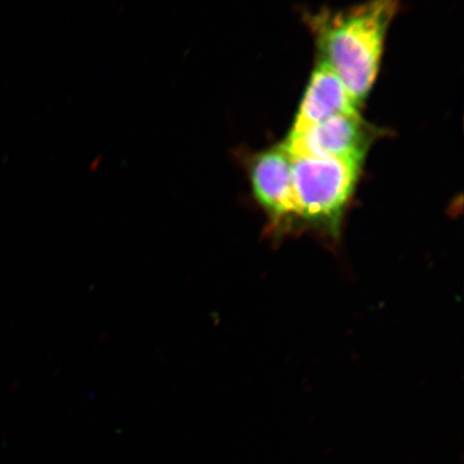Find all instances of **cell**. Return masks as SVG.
Masks as SVG:
<instances>
[{
    "label": "cell",
    "mask_w": 464,
    "mask_h": 464,
    "mask_svg": "<svg viewBox=\"0 0 464 464\" xmlns=\"http://www.w3.org/2000/svg\"><path fill=\"white\" fill-rule=\"evenodd\" d=\"M396 11L394 2L365 4L329 16L317 27L324 63L358 106L374 82L386 29Z\"/></svg>",
    "instance_id": "cell-1"
},
{
    "label": "cell",
    "mask_w": 464,
    "mask_h": 464,
    "mask_svg": "<svg viewBox=\"0 0 464 464\" xmlns=\"http://www.w3.org/2000/svg\"><path fill=\"white\" fill-rule=\"evenodd\" d=\"M292 160L297 218L334 234L362 161L311 158Z\"/></svg>",
    "instance_id": "cell-2"
},
{
    "label": "cell",
    "mask_w": 464,
    "mask_h": 464,
    "mask_svg": "<svg viewBox=\"0 0 464 464\" xmlns=\"http://www.w3.org/2000/svg\"><path fill=\"white\" fill-rule=\"evenodd\" d=\"M371 133L359 113L342 114L290 135L283 148L290 158L362 161Z\"/></svg>",
    "instance_id": "cell-3"
},
{
    "label": "cell",
    "mask_w": 464,
    "mask_h": 464,
    "mask_svg": "<svg viewBox=\"0 0 464 464\" xmlns=\"http://www.w3.org/2000/svg\"><path fill=\"white\" fill-rule=\"evenodd\" d=\"M248 172L255 197L277 225L297 218L293 160L283 147L255 156Z\"/></svg>",
    "instance_id": "cell-4"
},
{
    "label": "cell",
    "mask_w": 464,
    "mask_h": 464,
    "mask_svg": "<svg viewBox=\"0 0 464 464\" xmlns=\"http://www.w3.org/2000/svg\"><path fill=\"white\" fill-rule=\"evenodd\" d=\"M358 104L328 63L323 62L313 72L290 135L342 114L358 113Z\"/></svg>",
    "instance_id": "cell-5"
}]
</instances>
